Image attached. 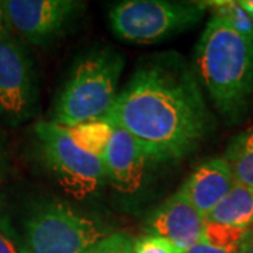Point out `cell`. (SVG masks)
<instances>
[{
    "instance_id": "6da1fadb",
    "label": "cell",
    "mask_w": 253,
    "mask_h": 253,
    "mask_svg": "<svg viewBox=\"0 0 253 253\" xmlns=\"http://www.w3.org/2000/svg\"><path fill=\"white\" fill-rule=\"evenodd\" d=\"M106 118L134 136L151 162L184 159L214 126L193 66L174 51L141 59Z\"/></svg>"
},
{
    "instance_id": "7a4b0ae2",
    "label": "cell",
    "mask_w": 253,
    "mask_h": 253,
    "mask_svg": "<svg viewBox=\"0 0 253 253\" xmlns=\"http://www.w3.org/2000/svg\"><path fill=\"white\" fill-rule=\"evenodd\" d=\"M193 69L218 113L239 123L253 94V41L211 16L194 49Z\"/></svg>"
},
{
    "instance_id": "3957f363",
    "label": "cell",
    "mask_w": 253,
    "mask_h": 253,
    "mask_svg": "<svg viewBox=\"0 0 253 253\" xmlns=\"http://www.w3.org/2000/svg\"><path fill=\"white\" fill-rule=\"evenodd\" d=\"M124 56L110 45L82 54L55 97L51 120L63 128L109 116L118 97Z\"/></svg>"
},
{
    "instance_id": "277c9868",
    "label": "cell",
    "mask_w": 253,
    "mask_h": 253,
    "mask_svg": "<svg viewBox=\"0 0 253 253\" xmlns=\"http://www.w3.org/2000/svg\"><path fill=\"white\" fill-rule=\"evenodd\" d=\"M21 225L28 253H84L113 234L101 219L55 197L33 200Z\"/></svg>"
},
{
    "instance_id": "5b68a950",
    "label": "cell",
    "mask_w": 253,
    "mask_h": 253,
    "mask_svg": "<svg viewBox=\"0 0 253 253\" xmlns=\"http://www.w3.org/2000/svg\"><path fill=\"white\" fill-rule=\"evenodd\" d=\"M33 145L38 162L75 200L96 199L107 186L103 161L82 149L63 126L38 121L33 126Z\"/></svg>"
},
{
    "instance_id": "8992f818",
    "label": "cell",
    "mask_w": 253,
    "mask_h": 253,
    "mask_svg": "<svg viewBox=\"0 0 253 253\" xmlns=\"http://www.w3.org/2000/svg\"><path fill=\"white\" fill-rule=\"evenodd\" d=\"M207 3L172 0H126L109 10L114 36L128 44H158L194 27Z\"/></svg>"
},
{
    "instance_id": "52a82bcc",
    "label": "cell",
    "mask_w": 253,
    "mask_h": 253,
    "mask_svg": "<svg viewBox=\"0 0 253 253\" xmlns=\"http://www.w3.org/2000/svg\"><path fill=\"white\" fill-rule=\"evenodd\" d=\"M40 84L36 62L24 42L10 37L0 41V120L11 126L36 116Z\"/></svg>"
},
{
    "instance_id": "ba28073f",
    "label": "cell",
    "mask_w": 253,
    "mask_h": 253,
    "mask_svg": "<svg viewBox=\"0 0 253 253\" xmlns=\"http://www.w3.org/2000/svg\"><path fill=\"white\" fill-rule=\"evenodd\" d=\"M10 27L27 42L49 46L66 36L86 10L78 0H1Z\"/></svg>"
},
{
    "instance_id": "9c48e42d",
    "label": "cell",
    "mask_w": 253,
    "mask_h": 253,
    "mask_svg": "<svg viewBox=\"0 0 253 253\" xmlns=\"http://www.w3.org/2000/svg\"><path fill=\"white\" fill-rule=\"evenodd\" d=\"M206 218L180 191L161 203L149 212L144 224L146 235L161 236L186 253L200 242Z\"/></svg>"
},
{
    "instance_id": "30bf717a",
    "label": "cell",
    "mask_w": 253,
    "mask_h": 253,
    "mask_svg": "<svg viewBox=\"0 0 253 253\" xmlns=\"http://www.w3.org/2000/svg\"><path fill=\"white\" fill-rule=\"evenodd\" d=\"M149 162L151 159L135 138L114 126L103 158L107 184L121 196H135L144 187Z\"/></svg>"
},
{
    "instance_id": "8fae6325",
    "label": "cell",
    "mask_w": 253,
    "mask_h": 253,
    "mask_svg": "<svg viewBox=\"0 0 253 253\" xmlns=\"http://www.w3.org/2000/svg\"><path fill=\"white\" fill-rule=\"evenodd\" d=\"M235 186L224 156L211 158L199 165L180 186L181 194L204 218H207Z\"/></svg>"
},
{
    "instance_id": "7c38bea8",
    "label": "cell",
    "mask_w": 253,
    "mask_h": 253,
    "mask_svg": "<svg viewBox=\"0 0 253 253\" xmlns=\"http://www.w3.org/2000/svg\"><path fill=\"white\" fill-rule=\"evenodd\" d=\"M206 219L228 225L253 226V187L236 184Z\"/></svg>"
},
{
    "instance_id": "4fadbf2b",
    "label": "cell",
    "mask_w": 253,
    "mask_h": 253,
    "mask_svg": "<svg viewBox=\"0 0 253 253\" xmlns=\"http://www.w3.org/2000/svg\"><path fill=\"white\" fill-rule=\"evenodd\" d=\"M224 159L236 184L253 187V126L239 132L229 141Z\"/></svg>"
},
{
    "instance_id": "5bb4252c",
    "label": "cell",
    "mask_w": 253,
    "mask_h": 253,
    "mask_svg": "<svg viewBox=\"0 0 253 253\" xmlns=\"http://www.w3.org/2000/svg\"><path fill=\"white\" fill-rule=\"evenodd\" d=\"M65 129L82 149L103 161L114 131V124L107 118H100L86 121L78 126H68Z\"/></svg>"
},
{
    "instance_id": "9a60e30c",
    "label": "cell",
    "mask_w": 253,
    "mask_h": 253,
    "mask_svg": "<svg viewBox=\"0 0 253 253\" xmlns=\"http://www.w3.org/2000/svg\"><path fill=\"white\" fill-rule=\"evenodd\" d=\"M252 235L253 228H241L206 219L200 242L228 252H242Z\"/></svg>"
},
{
    "instance_id": "2e32d148",
    "label": "cell",
    "mask_w": 253,
    "mask_h": 253,
    "mask_svg": "<svg viewBox=\"0 0 253 253\" xmlns=\"http://www.w3.org/2000/svg\"><path fill=\"white\" fill-rule=\"evenodd\" d=\"M207 6L212 10L214 17L219 18L239 36L253 41V16L245 11L238 1H207Z\"/></svg>"
},
{
    "instance_id": "e0dca14e",
    "label": "cell",
    "mask_w": 253,
    "mask_h": 253,
    "mask_svg": "<svg viewBox=\"0 0 253 253\" xmlns=\"http://www.w3.org/2000/svg\"><path fill=\"white\" fill-rule=\"evenodd\" d=\"M84 253H134V238L126 232H113Z\"/></svg>"
},
{
    "instance_id": "ac0fdd59",
    "label": "cell",
    "mask_w": 253,
    "mask_h": 253,
    "mask_svg": "<svg viewBox=\"0 0 253 253\" xmlns=\"http://www.w3.org/2000/svg\"><path fill=\"white\" fill-rule=\"evenodd\" d=\"M134 253H184L172 242L156 235H142L134 239Z\"/></svg>"
},
{
    "instance_id": "d6986e66",
    "label": "cell",
    "mask_w": 253,
    "mask_h": 253,
    "mask_svg": "<svg viewBox=\"0 0 253 253\" xmlns=\"http://www.w3.org/2000/svg\"><path fill=\"white\" fill-rule=\"evenodd\" d=\"M0 253H21L14 239L4 231V226L0 224Z\"/></svg>"
},
{
    "instance_id": "ffe728a7",
    "label": "cell",
    "mask_w": 253,
    "mask_h": 253,
    "mask_svg": "<svg viewBox=\"0 0 253 253\" xmlns=\"http://www.w3.org/2000/svg\"><path fill=\"white\" fill-rule=\"evenodd\" d=\"M11 27H10L9 18L6 14V10L3 7V1L0 0V41L3 40H7L11 36Z\"/></svg>"
},
{
    "instance_id": "44dd1931",
    "label": "cell",
    "mask_w": 253,
    "mask_h": 253,
    "mask_svg": "<svg viewBox=\"0 0 253 253\" xmlns=\"http://www.w3.org/2000/svg\"><path fill=\"white\" fill-rule=\"evenodd\" d=\"M186 253H242V252H228V251H222L214 246H210L203 242H197L193 248H190Z\"/></svg>"
},
{
    "instance_id": "7402d4cb",
    "label": "cell",
    "mask_w": 253,
    "mask_h": 253,
    "mask_svg": "<svg viewBox=\"0 0 253 253\" xmlns=\"http://www.w3.org/2000/svg\"><path fill=\"white\" fill-rule=\"evenodd\" d=\"M6 151L3 148V145L0 142V183L3 180L4 174H6Z\"/></svg>"
},
{
    "instance_id": "603a6c76",
    "label": "cell",
    "mask_w": 253,
    "mask_h": 253,
    "mask_svg": "<svg viewBox=\"0 0 253 253\" xmlns=\"http://www.w3.org/2000/svg\"><path fill=\"white\" fill-rule=\"evenodd\" d=\"M238 3L245 11H248L251 16H253V0H239Z\"/></svg>"
},
{
    "instance_id": "cb8c5ba5",
    "label": "cell",
    "mask_w": 253,
    "mask_h": 253,
    "mask_svg": "<svg viewBox=\"0 0 253 253\" xmlns=\"http://www.w3.org/2000/svg\"><path fill=\"white\" fill-rule=\"evenodd\" d=\"M242 253H253V235H252V238L249 239V242L246 244V246L244 248Z\"/></svg>"
}]
</instances>
